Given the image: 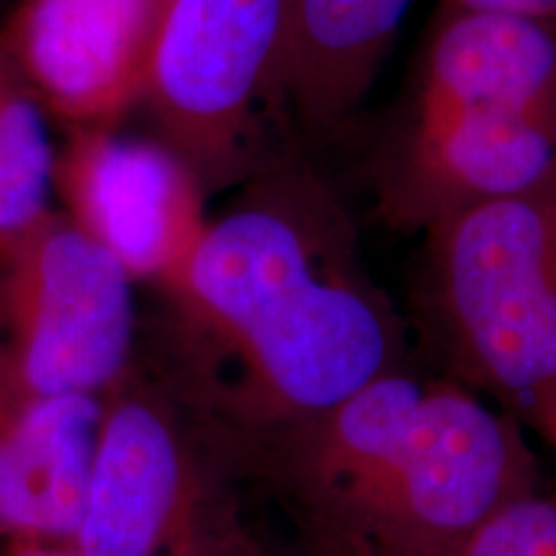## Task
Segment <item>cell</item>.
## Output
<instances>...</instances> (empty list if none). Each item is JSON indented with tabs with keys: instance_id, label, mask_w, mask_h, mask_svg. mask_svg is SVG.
Listing matches in <instances>:
<instances>
[{
	"instance_id": "obj_3",
	"label": "cell",
	"mask_w": 556,
	"mask_h": 556,
	"mask_svg": "<svg viewBox=\"0 0 556 556\" xmlns=\"http://www.w3.org/2000/svg\"><path fill=\"white\" fill-rule=\"evenodd\" d=\"M556 180V24L438 13L400 163L387 189L397 225Z\"/></svg>"
},
{
	"instance_id": "obj_2",
	"label": "cell",
	"mask_w": 556,
	"mask_h": 556,
	"mask_svg": "<svg viewBox=\"0 0 556 556\" xmlns=\"http://www.w3.org/2000/svg\"><path fill=\"white\" fill-rule=\"evenodd\" d=\"M248 479L294 520L307 556H462L539 492L520 420L413 361L258 448Z\"/></svg>"
},
{
	"instance_id": "obj_11",
	"label": "cell",
	"mask_w": 556,
	"mask_h": 556,
	"mask_svg": "<svg viewBox=\"0 0 556 556\" xmlns=\"http://www.w3.org/2000/svg\"><path fill=\"white\" fill-rule=\"evenodd\" d=\"M413 0H291L287 93L294 129L338 127L364 101Z\"/></svg>"
},
{
	"instance_id": "obj_1",
	"label": "cell",
	"mask_w": 556,
	"mask_h": 556,
	"mask_svg": "<svg viewBox=\"0 0 556 556\" xmlns=\"http://www.w3.org/2000/svg\"><path fill=\"white\" fill-rule=\"evenodd\" d=\"M152 371L248 469L283 430L409 364L336 193L291 155L255 173L163 287Z\"/></svg>"
},
{
	"instance_id": "obj_16",
	"label": "cell",
	"mask_w": 556,
	"mask_h": 556,
	"mask_svg": "<svg viewBox=\"0 0 556 556\" xmlns=\"http://www.w3.org/2000/svg\"><path fill=\"white\" fill-rule=\"evenodd\" d=\"M225 556H270V554L261 552V548L255 546L253 541H248V544H242L240 548H235V552H229V554H225Z\"/></svg>"
},
{
	"instance_id": "obj_14",
	"label": "cell",
	"mask_w": 556,
	"mask_h": 556,
	"mask_svg": "<svg viewBox=\"0 0 556 556\" xmlns=\"http://www.w3.org/2000/svg\"><path fill=\"white\" fill-rule=\"evenodd\" d=\"M441 13H503L556 24V0H443Z\"/></svg>"
},
{
	"instance_id": "obj_7",
	"label": "cell",
	"mask_w": 556,
	"mask_h": 556,
	"mask_svg": "<svg viewBox=\"0 0 556 556\" xmlns=\"http://www.w3.org/2000/svg\"><path fill=\"white\" fill-rule=\"evenodd\" d=\"M135 283L65 212L0 242V381L29 394H106L139 353Z\"/></svg>"
},
{
	"instance_id": "obj_10",
	"label": "cell",
	"mask_w": 556,
	"mask_h": 556,
	"mask_svg": "<svg viewBox=\"0 0 556 556\" xmlns=\"http://www.w3.org/2000/svg\"><path fill=\"white\" fill-rule=\"evenodd\" d=\"M103 394L0 384V541L70 544L86 503Z\"/></svg>"
},
{
	"instance_id": "obj_5",
	"label": "cell",
	"mask_w": 556,
	"mask_h": 556,
	"mask_svg": "<svg viewBox=\"0 0 556 556\" xmlns=\"http://www.w3.org/2000/svg\"><path fill=\"white\" fill-rule=\"evenodd\" d=\"M238 456L137 353L103 394L80 556H225L248 536L235 510Z\"/></svg>"
},
{
	"instance_id": "obj_15",
	"label": "cell",
	"mask_w": 556,
	"mask_h": 556,
	"mask_svg": "<svg viewBox=\"0 0 556 556\" xmlns=\"http://www.w3.org/2000/svg\"><path fill=\"white\" fill-rule=\"evenodd\" d=\"M0 556H80L70 544H41V541H9Z\"/></svg>"
},
{
	"instance_id": "obj_9",
	"label": "cell",
	"mask_w": 556,
	"mask_h": 556,
	"mask_svg": "<svg viewBox=\"0 0 556 556\" xmlns=\"http://www.w3.org/2000/svg\"><path fill=\"white\" fill-rule=\"evenodd\" d=\"M65 214L129 270L163 287L204 232V197L189 165L160 139L70 129L54 152Z\"/></svg>"
},
{
	"instance_id": "obj_4",
	"label": "cell",
	"mask_w": 556,
	"mask_h": 556,
	"mask_svg": "<svg viewBox=\"0 0 556 556\" xmlns=\"http://www.w3.org/2000/svg\"><path fill=\"white\" fill-rule=\"evenodd\" d=\"M422 232L417 299L438 374L541 433L556 413V180Z\"/></svg>"
},
{
	"instance_id": "obj_8",
	"label": "cell",
	"mask_w": 556,
	"mask_h": 556,
	"mask_svg": "<svg viewBox=\"0 0 556 556\" xmlns=\"http://www.w3.org/2000/svg\"><path fill=\"white\" fill-rule=\"evenodd\" d=\"M170 0H18L0 52L47 116L111 129L144 101Z\"/></svg>"
},
{
	"instance_id": "obj_6",
	"label": "cell",
	"mask_w": 556,
	"mask_h": 556,
	"mask_svg": "<svg viewBox=\"0 0 556 556\" xmlns=\"http://www.w3.org/2000/svg\"><path fill=\"white\" fill-rule=\"evenodd\" d=\"M291 0H170L144 106L206 193L287 157Z\"/></svg>"
},
{
	"instance_id": "obj_13",
	"label": "cell",
	"mask_w": 556,
	"mask_h": 556,
	"mask_svg": "<svg viewBox=\"0 0 556 556\" xmlns=\"http://www.w3.org/2000/svg\"><path fill=\"white\" fill-rule=\"evenodd\" d=\"M462 556H556V495L531 492L503 507Z\"/></svg>"
},
{
	"instance_id": "obj_17",
	"label": "cell",
	"mask_w": 556,
	"mask_h": 556,
	"mask_svg": "<svg viewBox=\"0 0 556 556\" xmlns=\"http://www.w3.org/2000/svg\"><path fill=\"white\" fill-rule=\"evenodd\" d=\"M541 435L548 438V443L556 448V413L548 417V422L544 426V430H541Z\"/></svg>"
},
{
	"instance_id": "obj_12",
	"label": "cell",
	"mask_w": 556,
	"mask_h": 556,
	"mask_svg": "<svg viewBox=\"0 0 556 556\" xmlns=\"http://www.w3.org/2000/svg\"><path fill=\"white\" fill-rule=\"evenodd\" d=\"M52 176L47 111L0 52V242L52 212Z\"/></svg>"
}]
</instances>
